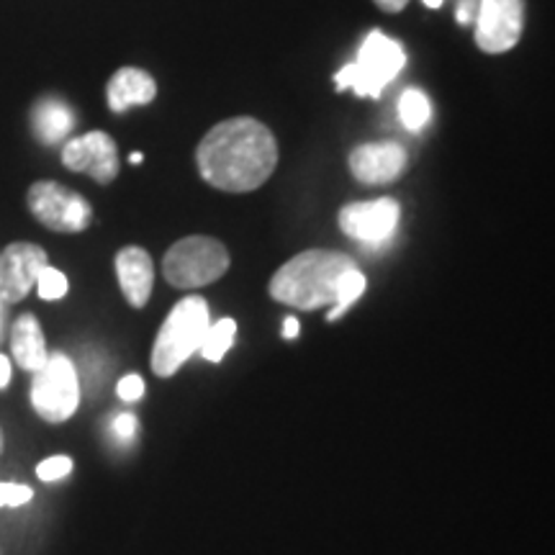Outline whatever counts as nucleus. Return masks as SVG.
Listing matches in <instances>:
<instances>
[{
  "label": "nucleus",
  "instance_id": "423d86ee",
  "mask_svg": "<svg viewBox=\"0 0 555 555\" xmlns=\"http://www.w3.org/2000/svg\"><path fill=\"white\" fill-rule=\"evenodd\" d=\"M31 404L44 422L60 425L78 412L80 406V380L73 360L62 352L47 358V363L34 373Z\"/></svg>",
  "mask_w": 555,
  "mask_h": 555
},
{
  "label": "nucleus",
  "instance_id": "5701e85b",
  "mask_svg": "<svg viewBox=\"0 0 555 555\" xmlns=\"http://www.w3.org/2000/svg\"><path fill=\"white\" fill-rule=\"evenodd\" d=\"M116 391H119V399L121 401H129V404H134L144 397V380L134 376V373H129V376H124L119 380V386H116Z\"/></svg>",
  "mask_w": 555,
  "mask_h": 555
},
{
  "label": "nucleus",
  "instance_id": "473e14b6",
  "mask_svg": "<svg viewBox=\"0 0 555 555\" xmlns=\"http://www.w3.org/2000/svg\"><path fill=\"white\" fill-rule=\"evenodd\" d=\"M0 298H3V291H0Z\"/></svg>",
  "mask_w": 555,
  "mask_h": 555
},
{
  "label": "nucleus",
  "instance_id": "6e6552de",
  "mask_svg": "<svg viewBox=\"0 0 555 555\" xmlns=\"http://www.w3.org/2000/svg\"><path fill=\"white\" fill-rule=\"evenodd\" d=\"M476 47L486 54H504L517 47L525 29V0H478Z\"/></svg>",
  "mask_w": 555,
  "mask_h": 555
},
{
  "label": "nucleus",
  "instance_id": "9d476101",
  "mask_svg": "<svg viewBox=\"0 0 555 555\" xmlns=\"http://www.w3.org/2000/svg\"><path fill=\"white\" fill-rule=\"evenodd\" d=\"M67 170L86 172L95 183H111L119 176V150L106 131H90L86 137L69 139L62 150Z\"/></svg>",
  "mask_w": 555,
  "mask_h": 555
},
{
  "label": "nucleus",
  "instance_id": "4468645a",
  "mask_svg": "<svg viewBox=\"0 0 555 555\" xmlns=\"http://www.w3.org/2000/svg\"><path fill=\"white\" fill-rule=\"evenodd\" d=\"M157 95V82L150 73L139 67H121L119 73H114V78L108 80L106 99L108 108L114 114H124L131 106H147L155 101Z\"/></svg>",
  "mask_w": 555,
  "mask_h": 555
},
{
  "label": "nucleus",
  "instance_id": "7ed1b4c3",
  "mask_svg": "<svg viewBox=\"0 0 555 555\" xmlns=\"http://www.w3.org/2000/svg\"><path fill=\"white\" fill-rule=\"evenodd\" d=\"M211 317H208V304L201 296H185L178 301L159 327V335L152 345V371L159 378H170L180 371V365L189 360L201 347Z\"/></svg>",
  "mask_w": 555,
  "mask_h": 555
},
{
  "label": "nucleus",
  "instance_id": "39448f33",
  "mask_svg": "<svg viewBox=\"0 0 555 555\" xmlns=\"http://www.w3.org/2000/svg\"><path fill=\"white\" fill-rule=\"evenodd\" d=\"M229 270V253L214 237H185L165 253L163 273L172 288H201Z\"/></svg>",
  "mask_w": 555,
  "mask_h": 555
},
{
  "label": "nucleus",
  "instance_id": "f8f14e48",
  "mask_svg": "<svg viewBox=\"0 0 555 555\" xmlns=\"http://www.w3.org/2000/svg\"><path fill=\"white\" fill-rule=\"evenodd\" d=\"M409 168V155L399 142H367L350 152V172L363 185H388Z\"/></svg>",
  "mask_w": 555,
  "mask_h": 555
},
{
  "label": "nucleus",
  "instance_id": "c85d7f7f",
  "mask_svg": "<svg viewBox=\"0 0 555 555\" xmlns=\"http://www.w3.org/2000/svg\"><path fill=\"white\" fill-rule=\"evenodd\" d=\"M5 327H9V304L0 298V345H3L5 339Z\"/></svg>",
  "mask_w": 555,
  "mask_h": 555
},
{
  "label": "nucleus",
  "instance_id": "f3484780",
  "mask_svg": "<svg viewBox=\"0 0 555 555\" xmlns=\"http://www.w3.org/2000/svg\"><path fill=\"white\" fill-rule=\"evenodd\" d=\"M234 337H237V322L234 319H219L217 324H208L204 339H201V358L208 363H221L229 350H232Z\"/></svg>",
  "mask_w": 555,
  "mask_h": 555
},
{
  "label": "nucleus",
  "instance_id": "f03ea898",
  "mask_svg": "<svg viewBox=\"0 0 555 555\" xmlns=\"http://www.w3.org/2000/svg\"><path fill=\"white\" fill-rule=\"evenodd\" d=\"M350 268H356V260L337 249H307L278 268L270 281V296L301 311L332 307L339 281Z\"/></svg>",
  "mask_w": 555,
  "mask_h": 555
},
{
  "label": "nucleus",
  "instance_id": "9b49d317",
  "mask_svg": "<svg viewBox=\"0 0 555 555\" xmlns=\"http://www.w3.org/2000/svg\"><path fill=\"white\" fill-rule=\"evenodd\" d=\"M50 266V258L39 245L13 242L0 253V291L5 304H18L37 286L41 270Z\"/></svg>",
  "mask_w": 555,
  "mask_h": 555
},
{
  "label": "nucleus",
  "instance_id": "c756f323",
  "mask_svg": "<svg viewBox=\"0 0 555 555\" xmlns=\"http://www.w3.org/2000/svg\"><path fill=\"white\" fill-rule=\"evenodd\" d=\"M422 3H425L427 9H440V5L446 3V0H422Z\"/></svg>",
  "mask_w": 555,
  "mask_h": 555
},
{
  "label": "nucleus",
  "instance_id": "2f4dec72",
  "mask_svg": "<svg viewBox=\"0 0 555 555\" xmlns=\"http://www.w3.org/2000/svg\"><path fill=\"white\" fill-rule=\"evenodd\" d=\"M0 453H3V429H0Z\"/></svg>",
  "mask_w": 555,
  "mask_h": 555
},
{
  "label": "nucleus",
  "instance_id": "412c9836",
  "mask_svg": "<svg viewBox=\"0 0 555 555\" xmlns=\"http://www.w3.org/2000/svg\"><path fill=\"white\" fill-rule=\"evenodd\" d=\"M69 474H73V457L69 455H52L47 457V461H41L37 468V476L44 483L60 481V478H65Z\"/></svg>",
  "mask_w": 555,
  "mask_h": 555
},
{
  "label": "nucleus",
  "instance_id": "20e7f679",
  "mask_svg": "<svg viewBox=\"0 0 555 555\" xmlns=\"http://www.w3.org/2000/svg\"><path fill=\"white\" fill-rule=\"evenodd\" d=\"M406 65V52L384 31H371L358 50V60L335 75L337 90H356L363 99H378Z\"/></svg>",
  "mask_w": 555,
  "mask_h": 555
},
{
  "label": "nucleus",
  "instance_id": "7c9ffc66",
  "mask_svg": "<svg viewBox=\"0 0 555 555\" xmlns=\"http://www.w3.org/2000/svg\"><path fill=\"white\" fill-rule=\"evenodd\" d=\"M129 159H131V165H139V163H142L144 157H142V152H134V155H131Z\"/></svg>",
  "mask_w": 555,
  "mask_h": 555
},
{
  "label": "nucleus",
  "instance_id": "4be33fe9",
  "mask_svg": "<svg viewBox=\"0 0 555 555\" xmlns=\"http://www.w3.org/2000/svg\"><path fill=\"white\" fill-rule=\"evenodd\" d=\"M34 491L24 483H0V506H21L29 504Z\"/></svg>",
  "mask_w": 555,
  "mask_h": 555
},
{
  "label": "nucleus",
  "instance_id": "a211bd4d",
  "mask_svg": "<svg viewBox=\"0 0 555 555\" xmlns=\"http://www.w3.org/2000/svg\"><path fill=\"white\" fill-rule=\"evenodd\" d=\"M399 116L409 131H420L427 127L433 106H429V99L420 88H406L399 99Z\"/></svg>",
  "mask_w": 555,
  "mask_h": 555
},
{
  "label": "nucleus",
  "instance_id": "dca6fc26",
  "mask_svg": "<svg viewBox=\"0 0 555 555\" xmlns=\"http://www.w3.org/2000/svg\"><path fill=\"white\" fill-rule=\"evenodd\" d=\"M75 127V116L67 103L57 99H44L34 108V131L44 144L62 142Z\"/></svg>",
  "mask_w": 555,
  "mask_h": 555
},
{
  "label": "nucleus",
  "instance_id": "cd10ccee",
  "mask_svg": "<svg viewBox=\"0 0 555 555\" xmlns=\"http://www.w3.org/2000/svg\"><path fill=\"white\" fill-rule=\"evenodd\" d=\"M11 360L5 356H0V388H5L11 384Z\"/></svg>",
  "mask_w": 555,
  "mask_h": 555
},
{
  "label": "nucleus",
  "instance_id": "ddd939ff",
  "mask_svg": "<svg viewBox=\"0 0 555 555\" xmlns=\"http://www.w3.org/2000/svg\"><path fill=\"white\" fill-rule=\"evenodd\" d=\"M116 275H119L121 294L129 301V307H147L152 288H155V266H152L147 249L137 245L119 249V255H116Z\"/></svg>",
  "mask_w": 555,
  "mask_h": 555
},
{
  "label": "nucleus",
  "instance_id": "a878e982",
  "mask_svg": "<svg viewBox=\"0 0 555 555\" xmlns=\"http://www.w3.org/2000/svg\"><path fill=\"white\" fill-rule=\"evenodd\" d=\"M281 335H283V339H296L298 335H301V324H298L296 317H286V319H283Z\"/></svg>",
  "mask_w": 555,
  "mask_h": 555
},
{
  "label": "nucleus",
  "instance_id": "0eeeda50",
  "mask_svg": "<svg viewBox=\"0 0 555 555\" xmlns=\"http://www.w3.org/2000/svg\"><path fill=\"white\" fill-rule=\"evenodd\" d=\"M29 211L39 224H44L52 232L62 234H78L86 232L93 221V208L80 193L65 189L62 183L54 180H39L29 189L26 196Z\"/></svg>",
  "mask_w": 555,
  "mask_h": 555
},
{
  "label": "nucleus",
  "instance_id": "1a4fd4ad",
  "mask_svg": "<svg viewBox=\"0 0 555 555\" xmlns=\"http://www.w3.org/2000/svg\"><path fill=\"white\" fill-rule=\"evenodd\" d=\"M339 229L350 240L363 242V245H380L388 242L397 232L401 221V206L393 198L376 201H356L339 211Z\"/></svg>",
  "mask_w": 555,
  "mask_h": 555
},
{
  "label": "nucleus",
  "instance_id": "393cba45",
  "mask_svg": "<svg viewBox=\"0 0 555 555\" xmlns=\"http://www.w3.org/2000/svg\"><path fill=\"white\" fill-rule=\"evenodd\" d=\"M476 9H478V0H461V3H457V11H455L457 24H461V26L474 24Z\"/></svg>",
  "mask_w": 555,
  "mask_h": 555
},
{
  "label": "nucleus",
  "instance_id": "2eb2a0df",
  "mask_svg": "<svg viewBox=\"0 0 555 555\" xmlns=\"http://www.w3.org/2000/svg\"><path fill=\"white\" fill-rule=\"evenodd\" d=\"M11 350L18 367H24L29 373H37L47 363L50 350H47L44 332H41L37 317L21 314L16 319V324L11 327Z\"/></svg>",
  "mask_w": 555,
  "mask_h": 555
},
{
  "label": "nucleus",
  "instance_id": "6ab92c4d",
  "mask_svg": "<svg viewBox=\"0 0 555 555\" xmlns=\"http://www.w3.org/2000/svg\"><path fill=\"white\" fill-rule=\"evenodd\" d=\"M365 275L360 273V268H350L347 273L343 275V281H339V288H337V298L335 304H332V309L327 311V319L330 322H337L339 317L347 314V309L352 307V304L358 301L360 296L365 294Z\"/></svg>",
  "mask_w": 555,
  "mask_h": 555
},
{
  "label": "nucleus",
  "instance_id": "aec40b11",
  "mask_svg": "<svg viewBox=\"0 0 555 555\" xmlns=\"http://www.w3.org/2000/svg\"><path fill=\"white\" fill-rule=\"evenodd\" d=\"M39 291V296L44 298V301H57V298H62L67 294L69 283H67V275L60 273L57 268L47 266L44 270H41L39 278H37V286H34Z\"/></svg>",
  "mask_w": 555,
  "mask_h": 555
},
{
  "label": "nucleus",
  "instance_id": "b1692460",
  "mask_svg": "<svg viewBox=\"0 0 555 555\" xmlns=\"http://www.w3.org/2000/svg\"><path fill=\"white\" fill-rule=\"evenodd\" d=\"M137 427H139L137 416H134V414H129V412H124V414H119V416H116V420H114V435L119 437L121 442L134 440Z\"/></svg>",
  "mask_w": 555,
  "mask_h": 555
},
{
  "label": "nucleus",
  "instance_id": "f257e3e1",
  "mask_svg": "<svg viewBox=\"0 0 555 555\" xmlns=\"http://www.w3.org/2000/svg\"><path fill=\"white\" fill-rule=\"evenodd\" d=\"M201 178L227 193L258 191L278 165V142L266 124L249 116L227 119L201 139L196 150Z\"/></svg>",
  "mask_w": 555,
  "mask_h": 555
},
{
  "label": "nucleus",
  "instance_id": "bb28decb",
  "mask_svg": "<svg viewBox=\"0 0 555 555\" xmlns=\"http://www.w3.org/2000/svg\"><path fill=\"white\" fill-rule=\"evenodd\" d=\"M373 3H376L378 9L386 11V13H401L406 9L409 0H373Z\"/></svg>",
  "mask_w": 555,
  "mask_h": 555
}]
</instances>
